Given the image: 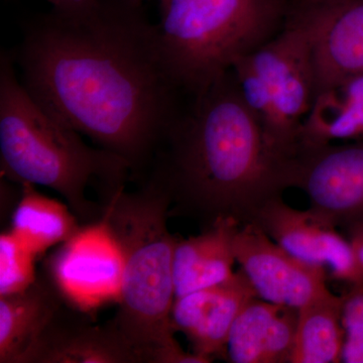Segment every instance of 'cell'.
Wrapping results in <instances>:
<instances>
[{
    "mask_svg": "<svg viewBox=\"0 0 363 363\" xmlns=\"http://www.w3.org/2000/svg\"><path fill=\"white\" fill-rule=\"evenodd\" d=\"M68 302L47 267L32 285L0 297V363H20L60 308Z\"/></svg>",
    "mask_w": 363,
    "mask_h": 363,
    "instance_id": "15",
    "label": "cell"
},
{
    "mask_svg": "<svg viewBox=\"0 0 363 363\" xmlns=\"http://www.w3.org/2000/svg\"><path fill=\"white\" fill-rule=\"evenodd\" d=\"M133 1L138 2V4H143V0H133Z\"/></svg>",
    "mask_w": 363,
    "mask_h": 363,
    "instance_id": "25",
    "label": "cell"
},
{
    "mask_svg": "<svg viewBox=\"0 0 363 363\" xmlns=\"http://www.w3.org/2000/svg\"><path fill=\"white\" fill-rule=\"evenodd\" d=\"M86 312L66 302L20 363H143L109 321L96 325Z\"/></svg>",
    "mask_w": 363,
    "mask_h": 363,
    "instance_id": "11",
    "label": "cell"
},
{
    "mask_svg": "<svg viewBox=\"0 0 363 363\" xmlns=\"http://www.w3.org/2000/svg\"><path fill=\"white\" fill-rule=\"evenodd\" d=\"M69 303L88 311L118 300L121 259L102 223L83 225L45 264Z\"/></svg>",
    "mask_w": 363,
    "mask_h": 363,
    "instance_id": "10",
    "label": "cell"
},
{
    "mask_svg": "<svg viewBox=\"0 0 363 363\" xmlns=\"http://www.w3.org/2000/svg\"><path fill=\"white\" fill-rule=\"evenodd\" d=\"M286 1H289V4H290L291 0H286Z\"/></svg>",
    "mask_w": 363,
    "mask_h": 363,
    "instance_id": "26",
    "label": "cell"
},
{
    "mask_svg": "<svg viewBox=\"0 0 363 363\" xmlns=\"http://www.w3.org/2000/svg\"><path fill=\"white\" fill-rule=\"evenodd\" d=\"M294 169L295 162L267 143L230 69L186 104L150 175L168 192L169 214L205 229L222 218L252 223L267 202L293 188Z\"/></svg>",
    "mask_w": 363,
    "mask_h": 363,
    "instance_id": "2",
    "label": "cell"
},
{
    "mask_svg": "<svg viewBox=\"0 0 363 363\" xmlns=\"http://www.w3.org/2000/svg\"><path fill=\"white\" fill-rule=\"evenodd\" d=\"M14 60L45 111L138 178L188 104L164 64L157 26L133 0L52 7L26 26Z\"/></svg>",
    "mask_w": 363,
    "mask_h": 363,
    "instance_id": "1",
    "label": "cell"
},
{
    "mask_svg": "<svg viewBox=\"0 0 363 363\" xmlns=\"http://www.w3.org/2000/svg\"><path fill=\"white\" fill-rule=\"evenodd\" d=\"M342 295L327 291L298 310L291 363H338L342 358Z\"/></svg>",
    "mask_w": 363,
    "mask_h": 363,
    "instance_id": "19",
    "label": "cell"
},
{
    "mask_svg": "<svg viewBox=\"0 0 363 363\" xmlns=\"http://www.w3.org/2000/svg\"><path fill=\"white\" fill-rule=\"evenodd\" d=\"M242 269L226 281L175 298L171 312L174 330L185 334L192 352L206 358H226L229 333L248 302L257 298Z\"/></svg>",
    "mask_w": 363,
    "mask_h": 363,
    "instance_id": "12",
    "label": "cell"
},
{
    "mask_svg": "<svg viewBox=\"0 0 363 363\" xmlns=\"http://www.w3.org/2000/svg\"><path fill=\"white\" fill-rule=\"evenodd\" d=\"M240 222L222 218L198 235L177 238L173 257L175 298L220 284L234 274V238Z\"/></svg>",
    "mask_w": 363,
    "mask_h": 363,
    "instance_id": "16",
    "label": "cell"
},
{
    "mask_svg": "<svg viewBox=\"0 0 363 363\" xmlns=\"http://www.w3.org/2000/svg\"><path fill=\"white\" fill-rule=\"evenodd\" d=\"M234 255L257 297L267 302L298 310L329 291L325 267L291 255L257 224L238 229Z\"/></svg>",
    "mask_w": 363,
    "mask_h": 363,
    "instance_id": "9",
    "label": "cell"
},
{
    "mask_svg": "<svg viewBox=\"0 0 363 363\" xmlns=\"http://www.w3.org/2000/svg\"><path fill=\"white\" fill-rule=\"evenodd\" d=\"M298 310L259 297L241 310L226 345L233 363H291Z\"/></svg>",
    "mask_w": 363,
    "mask_h": 363,
    "instance_id": "14",
    "label": "cell"
},
{
    "mask_svg": "<svg viewBox=\"0 0 363 363\" xmlns=\"http://www.w3.org/2000/svg\"><path fill=\"white\" fill-rule=\"evenodd\" d=\"M286 0H160V47L188 101L281 32Z\"/></svg>",
    "mask_w": 363,
    "mask_h": 363,
    "instance_id": "5",
    "label": "cell"
},
{
    "mask_svg": "<svg viewBox=\"0 0 363 363\" xmlns=\"http://www.w3.org/2000/svg\"><path fill=\"white\" fill-rule=\"evenodd\" d=\"M37 255L11 230L0 235V297L21 292L37 277Z\"/></svg>",
    "mask_w": 363,
    "mask_h": 363,
    "instance_id": "20",
    "label": "cell"
},
{
    "mask_svg": "<svg viewBox=\"0 0 363 363\" xmlns=\"http://www.w3.org/2000/svg\"><path fill=\"white\" fill-rule=\"evenodd\" d=\"M252 223L286 252L325 267L332 279L345 286L363 284V267L347 236L311 208L295 209L283 197L276 198L262 208Z\"/></svg>",
    "mask_w": 363,
    "mask_h": 363,
    "instance_id": "8",
    "label": "cell"
},
{
    "mask_svg": "<svg viewBox=\"0 0 363 363\" xmlns=\"http://www.w3.org/2000/svg\"><path fill=\"white\" fill-rule=\"evenodd\" d=\"M48 1L52 4V7H56V9H68V7L89 4L93 0H48Z\"/></svg>",
    "mask_w": 363,
    "mask_h": 363,
    "instance_id": "24",
    "label": "cell"
},
{
    "mask_svg": "<svg viewBox=\"0 0 363 363\" xmlns=\"http://www.w3.org/2000/svg\"><path fill=\"white\" fill-rule=\"evenodd\" d=\"M21 187L9 230L37 257L70 240L82 228L68 205L38 192L32 184H21Z\"/></svg>",
    "mask_w": 363,
    "mask_h": 363,
    "instance_id": "18",
    "label": "cell"
},
{
    "mask_svg": "<svg viewBox=\"0 0 363 363\" xmlns=\"http://www.w3.org/2000/svg\"><path fill=\"white\" fill-rule=\"evenodd\" d=\"M344 344L341 362L363 363V284L342 294Z\"/></svg>",
    "mask_w": 363,
    "mask_h": 363,
    "instance_id": "21",
    "label": "cell"
},
{
    "mask_svg": "<svg viewBox=\"0 0 363 363\" xmlns=\"http://www.w3.org/2000/svg\"><path fill=\"white\" fill-rule=\"evenodd\" d=\"M286 18L304 26L316 75V93L363 72V0L306 11Z\"/></svg>",
    "mask_w": 363,
    "mask_h": 363,
    "instance_id": "13",
    "label": "cell"
},
{
    "mask_svg": "<svg viewBox=\"0 0 363 363\" xmlns=\"http://www.w3.org/2000/svg\"><path fill=\"white\" fill-rule=\"evenodd\" d=\"M293 188L310 208L348 233L363 227V138L301 150Z\"/></svg>",
    "mask_w": 363,
    "mask_h": 363,
    "instance_id": "7",
    "label": "cell"
},
{
    "mask_svg": "<svg viewBox=\"0 0 363 363\" xmlns=\"http://www.w3.org/2000/svg\"><path fill=\"white\" fill-rule=\"evenodd\" d=\"M233 71L241 96L267 143L289 161L301 152L303 121L316 95V75L304 26L286 18L278 35L238 59Z\"/></svg>",
    "mask_w": 363,
    "mask_h": 363,
    "instance_id": "6",
    "label": "cell"
},
{
    "mask_svg": "<svg viewBox=\"0 0 363 363\" xmlns=\"http://www.w3.org/2000/svg\"><path fill=\"white\" fill-rule=\"evenodd\" d=\"M101 206L100 223L116 243L123 267L118 309L109 323L138 351L143 363H209L184 351L174 336L177 238L168 228V192L147 175L136 190L121 189Z\"/></svg>",
    "mask_w": 363,
    "mask_h": 363,
    "instance_id": "3",
    "label": "cell"
},
{
    "mask_svg": "<svg viewBox=\"0 0 363 363\" xmlns=\"http://www.w3.org/2000/svg\"><path fill=\"white\" fill-rule=\"evenodd\" d=\"M363 138V72L318 91L303 121L301 150Z\"/></svg>",
    "mask_w": 363,
    "mask_h": 363,
    "instance_id": "17",
    "label": "cell"
},
{
    "mask_svg": "<svg viewBox=\"0 0 363 363\" xmlns=\"http://www.w3.org/2000/svg\"><path fill=\"white\" fill-rule=\"evenodd\" d=\"M348 240H350L351 245H353L358 259L363 267V227L362 228H357L346 233Z\"/></svg>",
    "mask_w": 363,
    "mask_h": 363,
    "instance_id": "23",
    "label": "cell"
},
{
    "mask_svg": "<svg viewBox=\"0 0 363 363\" xmlns=\"http://www.w3.org/2000/svg\"><path fill=\"white\" fill-rule=\"evenodd\" d=\"M14 60L0 59V167L18 184L44 186L65 198L83 225L99 223L101 203L124 188L130 164L85 143L45 111L21 82Z\"/></svg>",
    "mask_w": 363,
    "mask_h": 363,
    "instance_id": "4",
    "label": "cell"
},
{
    "mask_svg": "<svg viewBox=\"0 0 363 363\" xmlns=\"http://www.w3.org/2000/svg\"><path fill=\"white\" fill-rule=\"evenodd\" d=\"M353 0H291L289 11H306V9H322L346 4Z\"/></svg>",
    "mask_w": 363,
    "mask_h": 363,
    "instance_id": "22",
    "label": "cell"
}]
</instances>
